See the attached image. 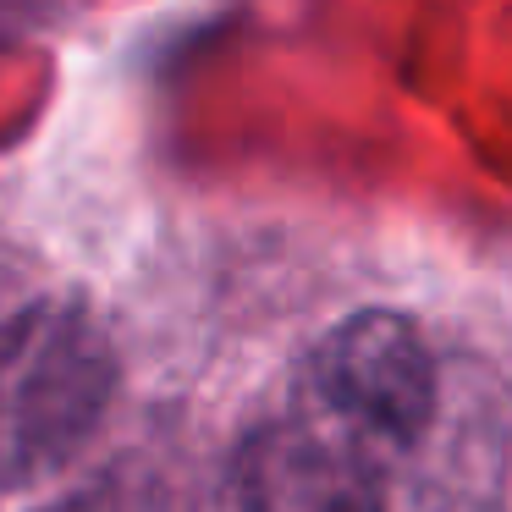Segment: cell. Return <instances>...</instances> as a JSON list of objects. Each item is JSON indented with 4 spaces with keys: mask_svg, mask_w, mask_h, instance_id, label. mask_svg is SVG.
<instances>
[{
    "mask_svg": "<svg viewBox=\"0 0 512 512\" xmlns=\"http://www.w3.org/2000/svg\"><path fill=\"white\" fill-rule=\"evenodd\" d=\"M116 397V347L83 303L0 320V496L67 468Z\"/></svg>",
    "mask_w": 512,
    "mask_h": 512,
    "instance_id": "6da1fadb",
    "label": "cell"
},
{
    "mask_svg": "<svg viewBox=\"0 0 512 512\" xmlns=\"http://www.w3.org/2000/svg\"><path fill=\"white\" fill-rule=\"evenodd\" d=\"M232 512H386L375 441L320 402L265 419L232 452Z\"/></svg>",
    "mask_w": 512,
    "mask_h": 512,
    "instance_id": "7a4b0ae2",
    "label": "cell"
},
{
    "mask_svg": "<svg viewBox=\"0 0 512 512\" xmlns=\"http://www.w3.org/2000/svg\"><path fill=\"white\" fill-rule=\"evenodd\" d=\"M309 402L375 446H413L435 419V358L419 325L391 309H358L309 358Z\"/></svg>",
    "mask_w": 512,
    "mask_h": 512,
    "instance_id": "3957f363",
    "label": "cell"
},
{
    "mask_svg": "<svg viewBox=\"0 0 512 512\" xmlns=\"http://www.w3.org/2000/svg\"><path fill=\"white\" fill-rule=\"evenodd\" d=\"M50 512H155V501L133 485V479H105V485H89L78 496L56 501Z\"/></svg>",
    "mask_w": 512,
    "mask_h": 512,
    "instance_id": "277c9868",
    "label": "cell"
}]
</instances>
